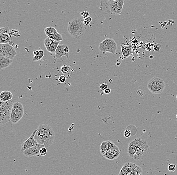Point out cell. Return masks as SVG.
Instances as JSON below:
<instances>
[{"label":"cell","instance_id":"6da1fadb","mask_svg":"<svg viewBox=\"0 0 177 175\" xmlns=\"http://www.w3.org/2000/svg\"><path fill=\"white\" fill-rule=\"evenodd\" d=\"M34 138L38 144L48 148L53 143L55 137L54 131L49 125L40 124Z\"/></svg>","mask_w":177,"mask_h":175},{"label":"cell","instance_id":"7a4b0ae2","mask_svg":"<svg viewBox=\"0 0 177 175\" xmlns=\"http://www.w3.org/2000/svg\"><path fill=\"white\" fill-rule=\"evenodd\" d=\"M68 30L70 36L79 38L84 35L86 28L81 18H75L70 20L68 26Z\"/></svg>","mask_w":177,"mask_h":175},{"label":"cell","instance_id":"3957f363","mask_svg":"<svg viewBox=\"0 0 177 175\" xmlns=\"http://www.w3.org/2000/svg\"><path fill=\"white\" fill-rule=\"evenodd\" d=\"M13 104L12 100L6 102L0 100V126L11 121V112Z\"/></svg>","mask_w":177,"mask_h":175},{"label":"cell","instance_id":"277c9868","mask_svg":"<svg viewBox=\"0 0 177 175\" xmlns=\"http://www.w3.org/2000/svg\"><path fill=\"white\" fill-rule=\"evenodd\" d=\"M165 87V81L159 77H152L148 82V89L153 94L162 93Z\"/></svg>","mask_w":177,"mask_h":175},{"label":"cell","instance_id":"5b68a950","mask_svg":"<svg viewBox=\"0 0 177 175\" xmlns=\"http://www.w3.org/2000/svg\"><path fill=\"white\" fill-rule=\"evenodd\" d=\"M24 114L23 106L21 102H15L13 104L11 112V122L16 124L21 119Z\"/></svg>","mask_w":177,"mask_h":175},{"label":"cell","instance_id":"8992f818","mask_svg":"<svg viewBox=\"0 0 177 175\" xmlns=\"http://www.w3.org/2000/svg\"><path fill=\"white\" fill-rule=\"evenodd\" d=\"M99 49L103 53L115 54L117 49V43L111 38H107L100 43Z\"/></svg>","mask_w":177,"mask_h":175},{"label":"cell","instance_id":"52a82bcc","mask_svg":"<svg viewBox=\"0 0 177 175\" xmlns=\"http://www.w3.org/2000/svg\"><path fill=\"white\" fill-rule=\"evenodd\" d=\"M16 55L15 48L10 43L0 44V55L13 60Z\"/></svg>","mask_w":177,"mask_h":175},{"label":"cell","instance_id":"ba28073f","mask_svg":"<svg viewBox=\"0 0 177 175\" xmlns=\"http://www.w3.org/2000/svg\"><path fill=\"white\" fill-rule=\"evenodd\" d=\"M37 129L34 130L31 136H30V137L28 138L23 143H22L21 148V152H23L25 150H27L29 148H32V147H33L36 145H37L38 143L36 141L35 138H34L35 137V134L37 132Z\"/></svg>","mask_w":177,"mask_h":175},{"label":"cell","instance_id":"9c48e42d","mask_svg":"<svg viewBox=\"0 0 177 175\" xmlns=\"http://www.w3.org/2000/svg\"><path fill=\"white\" fill-rule=\"evenodd\" d=\"M45 147L43 145L37 144V145L29 148L23 152L24 156L27 157H31L35 156H39L40 155L39 152L41 148Z\"/></svg>","mask_w":177,"mask_h":175},{"label":"cell","instance_id":"30bf717a","mask_svg":"<svg viewBox=\"0 0 177 175\" xmlns=\"http://www.w3.org/2000/svg\"><path fill=\"white\" fill-rule=\"evenodd\" d=\"M120 154V150L117 146H116L114 148H112L108 150L104 155L103 157L109 160H114L117 159Z\"/></svg>","mask_w":177,"mask_h":175},{"label":"cell","instance_id":"8fae6325","mask_svg":"<svg viewBox=\"0 0 177 175\" xmlns=\"http://www.w3.org/2000/svg\"><path fill=\"white\" fill-rule=\"evenodd\" d=\"M116 146V145L113 143V142L110 140L102 142L100 148V152L102 155L103 156L108 150L112 148H114Z\"/></svg>","mask_w":177,"mask_h":175},{"label":"cell","instance_id":"7c38bea8","mask_svg":"<svg viewBox=\"0 0 177 175\" xmlns=\"http://www.w3.org/2000/svg\"><path fill=\"white\" fill-rule=\"evenodd\" d=\"M135 165V164L132 163H127L123 165L122 167L121 168L119 173V175H128Z\"/></svg>","mask_w":177,"mask_h":175},{"label":"cell","instance_id":"4fadbf2b","mask_svg":"<svg viewBox=\"0 0 177 175\" xmlns=\"http://www.w3.org/2000/svg\"><path fill=\"white\" fill-rule=\"evenodd\" d=\"M66 45H64V44L59 45L55 53V58H57V59H60L63 56H66V58H68L69 55L68 54H66L64 51V49L66 47Z\"/></svg>","mask_w":177,"mask_h":175},{"label":"cell","instance_id":"5bb4252c","mask_svg":"<svg viewBox=\"0 0 177 175\" xmlns=\"http://www.w3.org/2000/svg\"><path fill=\"white\" fill-rule=\"evenodd\" d=\"M120 47L123 57L124 59H126L133 54V49L131 45H121Z\"/></svg>","mask_w":177,"mask_h":175},{"label":"cell","instance_id":"9a60e30c","mask_svg":"<svg viewBox=\"0 0 177 175\" xmlns=\"http://www.w3.org/2000/svg\"><path fill=\"white\" fill-rule=\"evenodd\" d=\"M13 95L10 91H3L0 93V100L3 102H6L12 100Z\"/></svg>","mask_w":177,"mask_h":175},{"label":"cell","instance_id":"2e32d148","mask_svg":"<svg viewBox=\"0 0 177 175\" xmlns=\"http://www.w3.org/2000/svg\"><path fill=\"white\" fill-rule=\"evenodd\" d=\"M12 63L11 60L0 55V69H5L9 67Z\"/></svg>","mask_w":177,"mask_h":175},{"label":"cell","instance_id":"e0dca14e","mask_svg":"<svg viewBox=\"0 0 177 175\" xmlns=\"http://www.w3.org/2000/svg\"><path fill=\"white\" fill-rule=\"evenodd\" d=\"M11 41L10 33H5L0 36V44H7Z\"/></svg>","mask_w":177,"mask_h":175},{"label":"cell","instance_id":"ac0fdd59","mask_svg":"<svg viewBox=\"0 0 177 175\" xmlns=\"http://www.w3.org/2000/svg\"><path fill=\"white\" fill-rule=\"evenodd\" d=\"M34 54V57L33 58V61L34 62L40 61V60L43 58L44 56V51L43 50L40 49L39 51H36L33 52Z\"/></svg>","mask_w":177,"mask_h":175},{"label":"cell","instance_id":"d6986e66","mask_svg":"<svg viewBox=\"0 0 177 175\" xmlns=\"http://www.w3.org/2000/svg\"><path fill=\"white\" fill-rule=\"evenodd\" d=\"M59 43H60V42L53 41V43H51V45L49 46L47 48H46L47 51L49 52V53H55L56 50H57V47L59 45Z\"/></svg>","mask_w":177,"mask_h":175},{"label":"cell","instance_id":"ffe728a7","mask_svg":"<svg viewBox=\"0 0 177 175\" xmlns=\"http://www.w3.org/2000/svg\"><path fill=\"white\" fill-rule=\"evenodd\" d=\"M124 1L123 0H115L116 7L117 10V14L121 15L123 7Z\"/></svg>","mask_w":177,"mask_h":175},{"label":"cell","instance_id":"44dd1931","mask_svg":"<svg viewBox=\"0 0 177 175\" xmlns=\"http://www.w3.org/2000/svg\"><path fill=\"white\" fill-rule=\"evenodd\" d=\"M45 34L47 37H50L51 36L54 35L57 32H58L56 28L53 27H47L45 28L44 30Z\"/></svg>","mask_w":177,"mask_h":175},{"label":"cell","instance_id":"7402d4cb","mask_svg":"<svg viewBox=\"0 0 177 175\" xmlns=\"http://www.w3.org/2000/svg\"><path fill=\"white\" fill-rule=\"evenodd\" d=\"M142 170L140 167L135 165L131 172L127 175H140L142 173Z\"/></svg>","mask_w":177,"mask_h":175},{"label":"cell","instance_id":"603a6c76","mask_svg":"<svg viewBox=\"0 0 177 175\" xmlns=\"http://www.w3.org/2000/svg\"><path fill=\"white\" fill-rule=\"evenodd\" d=\"M109 9L110 10V12L112 14H117V10L116 7V3L115 0H112L110 1L109 4Z\"/></svg>","mask_w":177,"mask_h":175},{"label":"cell","instance_id":"cb8c5ba5","mask_svg":"<svg viewBox=\"0 0 177 175\" xmlns=\"http://www.w3.org/2000/svg\"><path fill=\"white\" fill-rule=\"evenodd\" d=\"M49 38L52 39L53 41H56V42H60L64 40L62 36L60 34H59V32H57V34L51 36Z\"/></svg>","mask_w":177,"mask_h":175},{"label":"cell","instance_id":"d4e9b609","mask_svg":"<svg viewBox=\"0 0 177 175\" xmlns=\"http://www.w3.org/2000/svg\"><path fill=\"white\" fill-rule=\"evenodd\" d=\"M53 40L52 39H51L49 37H47L46 38H45V39L44 41V43L45 47L46 48L48 47L49 46L51 45V43H53Z\"/></svg>","mask_w":177,"mask_h":175},{"label":"cell","instance_id":"484cf974","mask_svg":"<svg viewBox=\"0 0 177 175\" xmlns=\"http://www.w3.org/2000/svg\"><path fill=\"white\" fill-rule=\"evenodd\" d=\"M10 30H9V28L8 27L0 28V36L5 33H10Z\"/></svg>","mask_w":177,"mask_h":175},{"label":"cell","instance_id":"4316f807","mask_svg":"<svg viewBox=\"0 0 177 175\" xmlns=\"http://www.w3.org/2000/svg\"><path fill=\"white\" fill-rule=\"evenodd\" d=\"M167 169L169 170V171L171 172H174L176 170V165L173 163L169 164L168 165Z\"/></svg>","mask_w":177,"mask_h":175},{"label":"cell","instance_id":"83f0119b","mask_svg":"<svg viewBox=\"0 0 177 175\" xmlns=\"http://www.w3.org/2000/svg\"><path fill=\"white\" fill-rule=\"evenodd\" d=\"M47 152V148H45V147H43V148H41V150L39 152V154H40V156H44L46 155Z\"/></svg>","mask_w":177,"mask_h":175},{"label":"cell","instance_id":"f1b7e54d","mask_svg":"<svg viewBox=\"0 0 177 175\" xmlns=\"http://www.w3.org/2000/svg\"><path fill=\"white\" fill-rule=\"evenodd\" d=\"M124 136L126 138L130 137L131 136V130L127 129L125 130L124 132Z\"/></svg>","mask_w":177,"mask_h":175},{"label":"cell","instance_id":"f546056e","mask_svg":"<svg viewBox=\"0 0 177 175\" xmlns=\"http://www.w3.org/2000/svg\"><path fill=\"white\" fill-rule=\"evenodd\" d=\"M80 15L83 17V18L85 19L86 18L89 17V13L87 11H85L84 12H81Z\"/></svg>","mask_w":177,"mask_h":175},{"label":"cell","instance_id":"4dcf8cb0","mask_svg":"<svg viewBox=\"0 0 177 175\" xmlns=\"http://www.w3.org/2000/svg\"><path fill=\"white\" fill-rule=\"evenodd\" d=\"M161 48V45L160 43H158L154 45V50L155 51H160Z\"/></svg>","mask_w":177,"mask_h":175},{"label":"cell","instance_id":"1f68e13d","mask_svg":"<svg viewBox=\"0 0 177 175\" xmlns=\"http://www.w3.org/2000/svg\"><path fill=\"white\" fill-rule=\"evenodd\" d=\"M61 71L62 72L64 73H66L68 71V68L66 65H64L62 66V67H61Z\"/></svg>","mask_w":177,"mask_h":175},{"label":"cell","instance_id":"d6a6232c","mask_svg":"<svg viewBox=\"0 0 177 175\" xmlns=\"http://www.w3.org/2000/svg\"><path fill=\"white\" fill-rule=\"evenodd\" d=\"M100 88L101 89L102 91H104L105 90H106L107 88H108V86H107V85L106 84V83H102V84L100 85Z\"/></svg>","mask_w":177,"mask_h":175},{"label":"cell","instance_id":"836d02e7","mask_svg":"<svg viewBox=\"0 0 177 175\" xmlns=\"http://www.w3.org/2000/svg\"><path fill=\"white\" fill-rule=\"evenodd\" d=\"M59 80L60 82L64 83L66 80V78L64 75H60L59 77Z\"/></svg>","mask_w":177,"mask_h":175},{"label":"cell","instance_id":"e575fe53","mask_svg":"<svg viewBox=\"0 0 177 175\" xmlns=\"http://www.w3.org/2000/svg\"><path fill=\"white\" fill-rule=\"evenodd\" d=\"M104 92L105 93V94H106V95H109L110 93L111 92V89H109V88H107L106 90L104 91Z\"/></svg>","mask_w":177,"mask_h":175},{"label":"cell","instance_id":"d590c367","mask_svg":"<svg viewBox=\"0 0 177 175\" xmlns=\"http://www.w3.org/2000/svg\"><path fill=\"white\" fill-rule=\"evenodd\" d=\"M85 20L86 21H87L89 22H91L92 21V19L91 17H88V18H86L85 19Z\"/></svg>","mask_w":177,"mask_h":175},{"label":"cell","instance_id":"8d00e7d4","mask_svg":"<svg viewBox=\"0 0 177 175\" xmlns=\"http://www.w3.org/2000/svg\"><path fill=\"white\" fill-rule=\"evenodd\" d=\"M84 24L85 25H89L90 22L87 21H86L85 20H84Z\"/></svg>","mask_w":177,"mask_h":175},{"label":"cell","instance_id":"74e56055","mask_svg":"<svg viewBox=\"0 0 177 175\" xmlns=\"http://www.w3.org/2000/svg\"><path fill=\"white\" fill-rule=\"evenodd\" d=\"M150 59H152V58H154V57H153V56H150Z\"/></svg>","mask_w":177,"mask_h":175},{"label":"cell","instance_id":"f35d334b","mask_svg":"<svg viewBox=\"0 0 177 175\" xmlns=\"http://www.w3.org/2000/svg\"><path fill=\"white\" fill-rule=\"evenodd\" d=\"M140 175H142V173H141V174H140Z\"/></svg>","mask_w":177,"mask_h":175},{"label":"cell","instance_id":"ab89813d","mask_svg":"<svg viewBox=\"0 0 177 175\" xmlns=\"http://www.w3.org/2000/svg\"><path fill=\"white\" fill-rule=\"evenodd\" d=\"M176 118H177V115H176Z\"/></svg>","mask_w":177,"mask_h":175},{"label":"cell","instance_id":"60d3db41","mask_svg":"<svg viewBox=\"0 0 177 175\" xmlns=\"http://www.w3.org/2000/svg\"></svg>","mask_w":177,"mask_h":175}]
</instances>
